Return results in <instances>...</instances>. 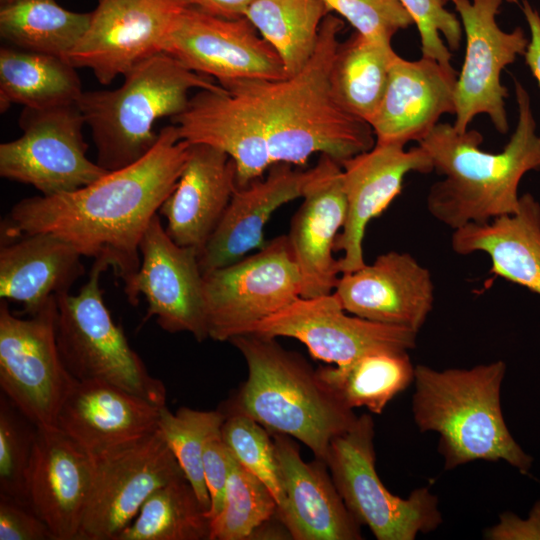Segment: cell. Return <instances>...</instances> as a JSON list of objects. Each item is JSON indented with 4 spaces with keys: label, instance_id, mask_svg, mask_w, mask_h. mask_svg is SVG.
<instances>
[{
    "label": "cell",
    "instance_id": "6da1fadb",
    "mask_svg": "<svg viewBox=\"0 0 540 540\" xmlns=\"http://www.w3.org/2000/svg\"><path fill=\"white\" fill-rule=\"evenodd\" d=\"M343 21L328 14L316 50L297 74L280 80L244 79L190 97L189 110L221 147L248 166H303L325 154L340 164L376 143L371 126L334 100L330 68Z\"/></svg>",
    "mask_w": 540,
    "mask_h": 540
},
{
    "label": "cell",
    "instance_id": "7a4b0ae2",
    "mask_svg": "<svg viewBox=\"0 0 540 540\" xmlns=\"http://www.w3.org/2000/svg\"><path fill=\"white\" fill-rule=\"evenodd\" d=\"M190 148L176 125L165 126L139 161L74 191L18 201L1 222V240L55 235L81 256L107 260L128 297L141 264V239L176 186Z\"/></svg>",
    "mask_w": 540,
    "mask_h": 540
},
{
    "label": "cell",
    "instance_id": "3957f363",
    "mask_svg": "<svg viewBox=\"0 0 540 540\" xmlns=\"http://www.w3.org/2000/svg\"><path fill=\"white\" fill-rule=\"evenodd\" d=\"M515 95L517 125L499 153L480 148L483 137L478 131L460 133L450 123H438L418 142L430 156L433 170L443 177L430 187L427 209L453 230L515 213L522 177L540 169V136L529 94L518 81Z\"/></svg>",
    "mask_w": 540,
    "mask_h": 540
},
{
    "label": "cell",
    "instance_id": "277c9868",
    "mask_svg": "<svg viewBox=\"0 0 540 540\" xmlns=\"http://www.w3.org/2000/svg\"><path fill=\"white\" fill-rule=\"evenodd\" d=\"M229 342L243 355L248 377L219 409L246 415L270 433L295 438L325 462L332 439L356 422L353 409L339 400L317 369L276 338L248 333Z\"/></svg>",
    "mask_w": 540,
    "mask_h": 540
},
{
    "label": "cell",
    "instance_id": "5b68a950",
    "mask_svg": "<svg viewBox=\"0 0 540 540\" xmlns=\"http://www.w3.org/2000/svg\"><path fill=\"white\" fill-rule=\"evenodd\" d=\"M505 373L501 360L468 369L415 367L413 419L420 432L439 435L445 470L476 460H503L529 473L533 457L511 435L501 409Z\"/></svg>",
    "mask_w": 540,
    "mask_h": 540
},
{
    "label": "cell",
    "instance_id": "8992f818",
    "mask_svg": "<svg viewBox=\"0 0 540 540\" xmlns=\"http://www.w3.org/2000/svg\"><path fill=\"white\" fill-rule=\"evenodd\" d=\"M123 76L118 88L83 91L78 100L96 146V163L108 172L148 154L159 136L154 124L182 113L190 91L221 88L213 78L188 69L165 52L141 60Z\"/></svg>",
    "mask_w": 540,
    "mask_h": 540
},
{
    "label": "cell",
    "instance_id": "52a82bcc",
    "mask_svg": "<svg viewBox=\"0 0 540 540\" xmlns=\"http://www.w3.org/2000/svg\"><path fill=\"white\" fill-rule=\"evenodd\" d=\"M110 266L94 259L76 295L57 296L56 338L62 362L77 381H102L157 405H166L164 383L153 377L106 307L101 275Z\"/></svg>",
    "mask_w": 540,
    "mask_h": 540
},
{
    "label": "cell",
    "instance_id": "ba28073f",
    "mask_svg": "<svg viewBox=\"0 0 540 540\" xmlns=\"http://www.w3.org/2000/svg\"><path fill=\"white\" fill-rule=\"evenodd\" d=\"M374 421L358 416L354 425L332 439L325 464L346 507L378 540H414L442 523L438 497L428 487L407 498L392 494L375 468Z\"/></svg>",
    "mask_w": 540,
    "mask_h": 540
},
{
    "label": "cell",
    "instance_id": "9c48e42d",
    "mask_svg": "<svg viewBox=\"0 0 540 540\" xmlns=\"http://www.w3.org/2000/svg\"><path fill=\"white\" fill-rule=\"evenodd\" d=\"M57 296L30 318L0 304L1 392L37 428L57 427L60 409L76 383L57 345Z\"/></svg>",
    "mask_w": 540,
    "mask_h": 540
},
{
    "label": "cell",
    "instance_id": "30bf717a",
    "mask_svg": "<svg viewBox=\"0 0 540 540\" xmlns=\"http://www.w3.org/2000/svg\"><path fill=\"white\" fill-rule=\"evenodd\" d=\"M209 338L230 341L301 297V277L287 235L203 275Z\"/></svg>",
    "mask_w": 540,
    "mask_h": 540
},
{
    "label": "cell",
    "instance_id": "8fae6325",
    "mask_svg": "<svg viewBox=\"0 0 540 540\" xmlns=\"http://www.w3.org/2000/svg\"><path fill=\"white\" fill-rule=\"evenodd\" d=\"M18 123L22 135L0 145L1 177L49 196L84 187L108 172L87 157L78 102L24 107Z\"/></svg>",
    "mask_w": 540,
    "mask_h": 540
},
{
    "label": "cell",
    "instance_id": "7c38bea8",
    "mask_svg": "<svg viewBox=\"0 0 540 540\" xmlns=\"http://www.w3.org/2000/svg\"><path fill=\"white\" fill-rule=\"evenodd\" d=\"M162 52L216 79L220 86L244 79L287 77L277 52L247 18H222L190 5L175 18Z\"/></svg>",
    "mask_w": 540,
    "mask_h": 540
},
{
    "label": "cell",
    "instance_id": "4fadbf2b",
    "mask_svg": "<svg viewBox=\"0 0 540 540\" xmlns=\"http://www.w3.org/2000/svg\"><path fill=\"white\" fill-rule=\"evenodd\" d=\"M183 474L158 430L97 460L77 540H117L148 497Z\"/></svg>",
    "mask_w": 540,
    "mask_h": 540
},
{
    "label": "cell",
    "instance_id": "5bb4252c",
    "mask_svg": "<svg viewBox=\"0 0 540 540\" xmlns=\"http://www.w3.org/2000/svg\"><path fill=\"white\" fill-rule=\"evenodd\" d=\"M461 19L466 53L455 85V120L460 133L478 114H487L495 129L505 134L508 120L505 108L507 88L502 70L524 55L529 40L521 27L502 30L496 20L503 0H450Z\"/></svg>",
    "mask_w": 540,
    "mask_h": 540
},
{
    "label": "cell",
    "instance_id": "9a60e30c",
    "mask_svg": "<svg viewBox=\"0 0 540 540\" xmlns=\"http://www.w3.org/2000/svg\"><path fill=\"white\" fill-rule=\"evenodd\" d=\"M139 251L141 264L127 297L129 303L136 306L142 295L148 305L144 321L155 317L169 333L188 332L199 342L209 338L199 252L175 243L159 213L151 219Z\"/></svg>",
    "mask_w": 540,
    "mask_h": 540
},
{
    "label": "cell",
    "instance_id": "2e32d148",
    "mask_svg": "<svg viewBox=\"0 0 540 540\" xmlns=\"http://www.w3.org/2000/svg\"><path fill=\"white\" fill-rule=\"evenodd\" d=\"M250 333L265 337H290L302 342L315 359L348 364L371 351H408L416 346L417 332L349 316L334 292L299 297L257 324Z\"/></svg>",
    "mask_w": 540,
    "mask_h": 540
},
{
    "label": "cell",
    "instance_id": "e0dca14e",
    "mask_svg": "<svg viewBox=\"0 0 540 540\" xmlns=\"http://www.w3.org/2000/svg\"><path fill=\"white\" fill-rule=\"evenodd\" d=\"M183 0H99L89 26L67 56L75 68L90 69L103 85L141 60L162 52V44Z\"/></svg>",
    "mask_w": 540,
    "mask_h": 540
},
{
    "label": "cell",
    "instance_id": "ac0fdd59",
    "mask_svg": "<svg viewBox=\"0 0 540 540\" xmlns=\"http://www.w3.org/2000/svg\"><path fill=\"white\" fill-rule=\"evenodd\" d=\"M405 145H375L341 163L346 197V219L337 235L334 251H342L341 274L356 271L366 263L363 239L371 219L379 216L400 194L404 177L410 172L430 173V156L420 145L405 150Z\"/></svg>",
    "mask_w": 540,
    "mask_h": 540
},
{
    "label": "cell",
    "instance_id": "d6986e66",
    "mask_svg": "<svg viewBox=\"0 0 540 540\" xmlns=\"http://www.w3.org/2000/svg\"><path fill=\"white\" fill-rule=\"evenodd\" d=\"M301 198L287 238L301 277V297L312 298L334 292L341 274L333 256L347 212L341 164L321 154L309 169Z\"/></svg>",
    "mask_w": 540,
    "mask_h": 540
},
{
    "label": "cell",
    "instance_id": "ffe728a7",
    "mask_svg": "<svg viewBox=\"0 0 540 540\" xmlns=\"http://www.w3.org/2000/svg\"><path fill=\"white\" fill-rule=\"evenodd\" d=\"M334 293L348 313L418 333L434 303L429 270L409 253L389 251L341 274Z\"/></svg>",
    "mask_w": 540,
    "mask_h": 540
},
{
    "label": "cell",
    "instance_id": "44dd1931",
    "mask_svg": "<svg viewBox=\"0 0 540 540\" xmlns=\"http://www.w3.org/2000/svg\"><path fill=\"white\" fill-rule=\"evenodd\" d=\"M161 407L107 382L76 381L57 428L96 462L154 433Z\"/></svg>",
    "mask_w": 540,
    "mask_h": 540
},
{
    "label": "cell",
    "instance_id": "7402d4cb",
    "mask_svg": "<svg viewBox=\"0 0 540 540\" xmlns=\"http://www.w3.org/2000/svg\"><path fill=\"white\" fill-rule=\"evenodd\" d=\"M458 74L451 65L394 56L383 98L368 124L376 143L421 141L445 113L455 112Z\"/></svg>",
    "mask_w": 540,
    "mask_h": 540
},
{
    "label": "cell",
    "instance_id": "603a6c76",
    "mask_svg": "<svg viewBox=\"0 0 540 540\" xmlns=\"http://www.w3.org/2000/svg\"><path fill=\"white\" fill-rule=\"evenodd\" d=\"M95 470L92 458L57 427L38 428L27 503L54 540H77Z\"/></svg>",
    "mask_w": 540,
    "mask_h": 540
},
{
    "label": "cell",
    "instance_id": "cb8c5ba5",
    "mask_svg": "<svg viewBox=\"0 0 540 540\" xmlns=\"http://www.w3.org/2000/svg\"><path fill=\"white\" fill-rule=\"evenodd\" d=\"M284 500L276 515L294 540H358L361 524L346 507L324 461L305 462L290 436L271 433Z\"/></svg>",
    "mask_w": 540,
    "mask_h": 540
},
{
    "label": "cell",
    "instance_id": "d4e9b609",
    "mask_svg": "<svg viewBox=\"0 0 540 540\" xmlns=\"http://www.w3.org/2000/svg\"><path fill=\"white\" fill-rule=\"evenodd\" d=\"M236 187V165L225 152L206 144H191L176 186L158 211L167 221V234L200 255Z\"/></svg>",
    "mask_w": 540,
    "mask_h": 540
},
{
    "label": "cell",
    "instance_id": "484cf974",
    "mask_svg": "<svg viewBox=\"0 0 540 540\" xmlns=\"http://www.w3.org/2000/svg\"><path fill=\"white\" fill-rule=\"evenodd\" d=\"M309 177L306 171L286 163H275L264 177L245 187H236L230 203L199 255L204 274L232 264L262 248L264 226L275 210L302 197Z\"/></svg>",
    "mask_w": 540,
    "mask_h": 540
},
{
    "label": "cell",
    "instance_id": "4316f807",
    "mask_svg": "<svg viewBox=\"0 0 540 540\" xmlns=\"http://www.w3.org/2000/svg\"><path fill=\"white\" fill-rule=\"evenodd\" d=\"M81 254L63 239L33 233L1 240L0 297L37 313L53 296L69 292L85 268Z\"/></svg>",
    "mask_w": 540,
    "mask_h": 540
},
{
    "label": "cell",
    "instance_id": "83f0119b",
    "mask_svg": "<svg viewBox=\"0 0 540 540\" xmlns=\"http://www.w3.org/2000/svg\"><path fill=\"white\" fill-rule=\"evenodd\" d=\"M451 245L460 255L486 253L491 273L540 295V203L531 194L513 214L454 230Z\"/></svg>",
    "mask_w": 540,
    "mask_h": 540
},
{
    "label": "cell",
    "instance_id": "f1b7e54d",
    "mask_svg": "<svg viewBox=\"0 0 540 540\" xmlns=\"http://www.w3.org/2000/svg\"><path fill=\"white\" fill-rule=\"evenodd\" d=\"M67 60L16 47L0 49V110L12 104L44 108L76 103L83 91Z\"/></svg>",
    "mask_w": 540,
    "mask_h": 540
},
{
    "label": "cell",
    "instance_id": "f546056e",
    "mask_svg": "<svg viewBox=\"0 0 540 540\" xmlns=\"http://www.w3.org/2000/svg\"><path fill=\"white\" fill-rule=\"evenodd\" d=\"M395 55L391 44L370 40L357 32L339 43L329 73L336 103L368 123L385 93Z\"/></svg>",
    "mask_w": 540,
    "mask_h": 540
},
{
    "label": "cell",
    "instance_id": "4dcf8cb0",
    "mask_svg": "<svg viewBox=\"0 0 540 540\" xmlns=\"http://www.w3.org/2000/svg\"><path fill=\"white\" fill-rule=\"evenodd\" d=\"M414 370L408 351L383 349L363 354L345 365L321 367L317 372L349 408L365 407L381 414L414 381Z\"/></svg>",
    "mask_w": 540,
    "mask_h": 540
},
{
    "label": "cell",
    "instance_id": "1f68e13d",
    "mask_svg": "<svg viewBox=\"0 0 540 540\" xmlns=\"http://www.w3.org/2000/svg\"><path fill=\"white\" fill-rule=\"evenodd\" d=\"M329 13L322 0H253L244 17L277 52L290 77L313 56Z\"/></svg>",
    "mask_w": 540,
    "mask_h": 540
},
{
    "label": "cell",
    "instance_id": "d6a6232c",
    "mask_svg": "<svg viewBox=\"0 0 540 540\" xmlns=\"http://www.w3.org/2000/svg\"><path fill=\"white\" fill-rule=\"evenodd\" d=\"M90 19L91 12L70 11L55 0H15L1 5L0 35L16 48L66 60Z\"/></svg>",
    "mask_w": 540,
    "mask_h": 540
},
{
    "label": "cell",
    "instance_id": "836d02e7",
    "mask_svg": "<svg viewBox=\"0 0 540 540\" xmlns=\"http://www.w3.org/2000/svg\"><path fill=\"white\" fill-rule=\"evenodd\" d=\"M210 519L185 475L156 489L117 540H209Z\"/></svg>",
    "mask_w": 540,
    "mask_h": 540
},
{
    "label": "cell",
    "instance_id": "e575fe53",
    "mask_svg": "<svg viewBox=\"0 0 540 540\" xmlns=\"http://www.w3.org/2000/svg\"><path fill=\"white\" fill-rule=\"evenodd\" d=\"M226 415L212 411L180 407L172 413L161 407L157 430L173 453L199 501L207 511L211 500L203 472V452L208 438L221 430Z\"/></svg>",
    "mask_w": 540,
    "mask_h": 540
},
{
    "label": "cell",
    "instance_id": "d590c367",
    "mask_svg": "<svg viewBox=\"0 0 540 540\" xmlns=\"http://www.w3.org/2000/svg\"><path fill=\"white\" fill-rule=\"evenodd\" d=\"M276 512L277 502L268 487L231 455L224 505L210 520L209 540L249 539Z\"/></svg>",
    "mask_w": 540,
    "mask_h": 540
},
{
    "label": "cell",
    "instance_id": "8d00e7d4",
    "mask_svg": "<svg viewBox=\"0 0 540 540\" xmlns=\"http://www.w3.org/2000/svg\"><path fill=\"white\" fill-rule=\"evenodd\" d=\"M225 415L221 435L228 451L237 462L268 487L277 506L281 505L284 500V489L270 432L246 415L239 413Z\"/></svg>",
    "mask_w": 540,
    "mask_h": 540
},
{
    "label": "cell",
    "instance_id": "74e56055",
    "mask_svg": "<svg viewBox=\"0 0 540 540\" xmlns=\"http://www.w3.org/2000/svg\"><path fill=\"white\" fill-rule=\"evenodd\" d=\"M37 430L1 392L0 494L27 505V477Z\"/></svg>",
    "mask_w": 540,
    "mask_h": 540
},
{
    "label": "cell",
    "instance_id": "f35d334b",
    "mask_svg": "<svg viewBox=\"0 0 540 540\" xmlns=\"http://www.w3.org/2000/svg\"><path fill=\"white\" fill-rule=\"evenodd\" d=\"M329 12L346 19L362 36L391 44L396 32L414 23L400 0H322Z\"/></svg>",
    "mask_w": 540,
    "mask_h": 540
},
{
    "label": "cell",
    "instance_id": "ab89813d",
    "mask_svg": "<svg viewBox=\"0 0 540 540\" xmlns=\"http://www.w3.org/2000/svg\"><path fill=\"white\" fill-rule=\"evenodd\" d=\"M413 18L420 34L422 57L451 65V50L460 47L462 25L445 8L447 0H400Z\"/></svg>",
    "mask_w": 540,
    "mask_h": 540
},
{
    "label": "cell",
    "instance_id": "60d3db41",
    "mask_svg": "<svg viewBox=\"0 0 540 540\" xmlns=\"http://www.w3.org/2000/svg\"><path fill=\"white\" fill-rule=\"evenodd\" d=\"M0 540H54V536L29 505L0 494Z\"/></svg>",
    "mask_w": 540,
    "mask_h": 540
},
{
    "label": "cell",
    "instance_id": "b9f144b4",
    "mask_svg": "<svg viewBox=\"0 0 540 540\" xmlns=\"http://www.w3.org/2000/svg\"><path fill=\"white\" fill-rule=\"evenodd\" d=\"M230 452L221 435V430L212 434L205 443L203 472L209 492L211 507L207 514L211 520L223 508L230 470Z\"/></svg>",
    "mask_w": 540,
    "mask_h": 540
},
{
    "label": "cell",
    "instance_id": "7bdbcfd3",
    "mask_svg": "<svg viewBox=\"0 0 540 540\" xmlns=\"http://www.w3.org/2000/svg\"><path fill=\"white\" fill-rule=\"evenodd\" d=\"M488 540H540V500L535 502L526 519L504 512L499 522L484 531Z\"/></svg>",
    "mask_w": 540,
    "mask_h": 540
},
{
    "label": "cell",
    "instance_id": "ee69618b",
    "mask_svg": "<svg viewBox=\"0 0 540 540\" xmlns=\"http://www.w3.org/2000/svg\"><path fill=\"white\" fill-rule=\"evenodd\" d=\"M523 13L531 35L524 54L525 61L540 86V14L527 0L523 1Z\"/></svg>",
    "mask_w": 540,
    "mask_h": 540
},
{
    "label": "cell",
    "instance_id": "f6af8a7d",
    "mask_svg": "<svg viewBox=\"0 0 540 540\" xmlns=\"http://www.w3.org/2000/svg\"><path fill=\"white\" fill-rule=\"evenodd\" d=\"M187 5L209 14L237 19L244 17L245 10L253 0H183Z\"/></svg>",
    "mask_w": 540,
    "mask_h": 540
},
{
    "label": "cell",
    "instance_id": "bcb514c9",
    "mask_svg": "<svg viewBox=\"0 0 540 540\" xmlns=\"http://www.w3.org/2000/svg\"><path fill=\"white\" fill-rule=\"evenodd\" d=\"M13 1H15V0H0V3H1V5H5V4L11 3Z\"/></svg>",
    "mask_w": 540,
    "mask_h": 540
},
{
    "label": "cell",
    "instance_id": "7dc6e473",
    "mask_svg": "<svg viewBox=\"0 0 540 540\" xmlns=\"http://www.w3.org/2000/svg\"><path fill=\"white\" fill-rule=\"evenodd\" d=\"M508 3H517L518 0H506Z\"/></svg>",
    "mask_w": 540,
    "mask_h": 540
}]
</instances>
